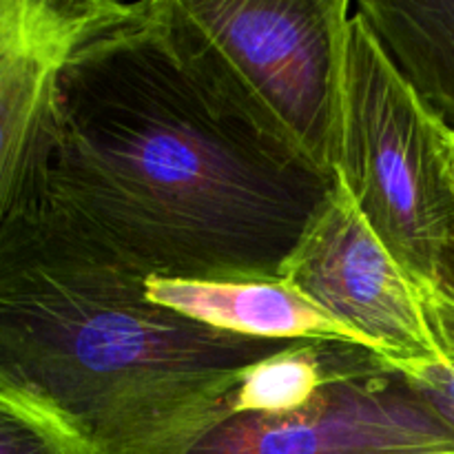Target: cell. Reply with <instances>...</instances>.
Instances as JSON below:
<instances>
[{"mask_svg":"<svg viewBox=\"0 0 454 454\" xmlns=\"http://www.w3.org/2000/svg\"><path fill=\"white\" fill-rule=\"evenodd\" d=\"M333 177L421 284L454 244V146L362 13L341 29Z\"/></svg>","mask_w":454,"mask_h":454,"instance_id":"cell-4","label":"cell"},{"mask_svg":"<svg viewBox=\"0 0 454 454\" xmlns=\"http://www.w3.org/2000/svg\"><path fill=\"white\" fill-rule=\"evenodd\" d=\"M452 146H454V140H452Z\"/></svg>","mask_w":454,"mask_h":454,"instance_id":"cell-15","label":"cell"},{"mask_svg":"<svg viewBox=\"0 0 454 454\" xmlns=\"http://www.w3.org/2000/svg\"><path fill=\"white\" fill-rule=\"evenodd\" d=\"M454 452V433L399 380H344L279 415L238 412L180 454H426Z\"/></svg>","mask_w":454,"mask_h":454,"instance_id":"cell-6","label":"cell"},{"mask_svg":"<svg viewBox=\"0 0 454 454\" xmlns=\"http://www.w3.org/2000/svg\"><path fill=\"white\" fill-rule=\"evenodd\" d=\"M348 0H162L168 40L226 115L333 180Z\"/></svg>","mask_w":454,"mask_h":454,"instance_id":"cell-3","label":"cell"},{"mask_svg":"<svg viewBox=\"0 0 454 454\" xmlns=\"http://www.w3.org/2000/svg\"><path fill=\"white\" fill-rule=\"evenodd\" d=\"M35 198L0 229V388L43 399L102 454H180L244 372L295 341L222 333L145 297Z\"/></svg>","mask_w":454,"mask_h":454,"instance_id":"cell-2","label":"cell"},{"mask_svg":"<svg viewBox=\"0 0 454 454\" xmlns=\"http://www.w3.org/2000/svg\"><path fill=\"white\" fill-rule=\"evenodd\" d=\"M0 454H102V450L47 402L0 388Z\"/></svg>","mask_w":454,"mask_h":454,"instance_id":"cell-11","label":"cell"},{"mask_svg":"<svg viewBox=\"0 0 454 454\" xmlns=\"http://www.w3.org/2000/svg\"><path fill=\"white\" fill-rule=\"evenodd\" d=\"M424 301L443 362L454 366V244L439 260L434 278L424 284Z\"/></svg>","mask_w":454,"mask_h":454,"instance_id":"cell-13","label":"cell"},{"mask_svg":"<svg viewBox=\"0 0 454 454\" xmlns=\"http://www.w3.org/2000/svg\"><path fill=\"white\" fill-rule=\"evenodd\" d=\"M381 355L337 341H295L282 353L262 359L244 372L231 395L233 415H279L306 406L335 381L390 375Z\"/></svg>","mask_w":454,"mask_h":454,"instance_id":"cell-10","label":"cell"},{"mask_svg":"<svg viewBox=\"0 0 454 454\" xmlns=\"http://www.w3.org/2000/svg\"><path fill=\"white\" fill-rule=\"evenodd\" d=\"M331 182L217 106L162 0H98L62 67L35 202L145 279H279Z\"/></svg>","mask_w":454,"mask_h":454,"instance_id":"cell-1","label":"cell"},{"mask_svg":"<svg viewBox=\"0 0 454 454\" xmlns=\"http://www.w3.org/2000/svg\"><path fill=\"white\" fill-rule=\"evenodd\" d=\"M355 9L454 140V0H357Z\"/></svg>","mask_w":454,"mask_h":454,"instance_id":"cell-9","label":"cell"},{"mask_svg":"<svg viewBox=\"0 0 454 454\" xmlns=\"http://www.w3.org/2000/svg\"><path fill=\"white\" fill-rule=\"evenodd\" d=\"M421 406L454 433V366L448 362L390 364Z\"/></svg>","mask_w":454,"mask_h":454,"instance_id":"cell-12","label":"cell"},{"mask_svg":"<svg viewBox=\"0 0 454 454\" xmlns=\"http://www.w3.org/2000/svg\"><path fill=\"white\" fill-rule=\"evenodd\" d=\"M142 291L153 304L222 333L270 341H337L372 350L284 279L146 278Z\"/></svg>","mask_w":454,"mask_h":454,"instance_id":"cell-8","label":"cell"},{"mask_svg":"<svg viewBox=\"0 0 454 454\" xmlns=\"http://www.w3.org/2000/svg\"><path fill=\"white\" fill-rule=\"evenodd\" d=\"M426 454H454V452H426Z\"/></svg>","mask_w":454,"mask_h":454,"instance_id":"cell-14","label":"cell"},{"mask_svg":"<svg viewBox=\"0 0 454 454\" xmlns=\"http://www.w3.org/2000/svg\"><path fill=\"white\" fill-rule=\"evenodd\" d=\"M279 279L357 333L388 364L443 362L424 284L386 247L337 177L288 253Z\"/></svg>","mask_w":454,"mask_h":454,"instance_id":"cell-5","label":"cell"},{"mask_svg":"<svg viewBox=\"0 0 454 454\" xmlns=\"http://www.w3.org/2000/svg\"><path fill=\"white\" fill-rule=\"evenodd\" d=\"M98 0H0V229L43 184L62 67Z\"/></svg>","mask_w":454,"mask_h":454,"instance_id":"cell-7","label":"cell"}]
</instances>
